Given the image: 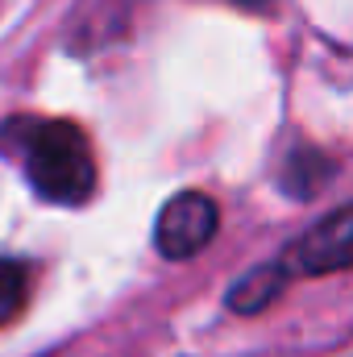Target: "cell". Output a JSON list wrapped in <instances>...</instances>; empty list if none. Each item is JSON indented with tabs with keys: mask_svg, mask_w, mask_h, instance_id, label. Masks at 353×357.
<instances>
[{
	"mask_svg": "<svg viewBox=\"0 0 353 357\" xmlns=\"http://www.w3.org/2000/svg\"><path fill=\"white\" fill-rule=\"evenodd\" d=\"M229 4H241V8H250V13H266L274 0H229Z\"/></svg>",
	"mask_w": 353,
	"mask_h": 357,
	"instance_id": "52a82bcc",
	"label": "cell"
},
{
	"mask_svg": "<svg viewBox=\"0 0 353 357\" xmlns=\"http://www.w3.org/2000/svg\"><path fill=\"white\" fill-rule=\"evenodd\" d=\"M283 287H287V266H283V262H266V266L241 274V278L229 287L225 303H229V312H237V316H258V312H266V307L283 295Z\"/></svg>",
	"mask_w": 353,
	"mask_h": 357,
	"instance_id": "277c9868",
	"label": "cell"
},
{
	"mask_svg": "<svg viewBox=\"0 0 353 357\" xmlns=\"http://www.w3.org/2000/svg\"><path fill=\"white\" fill-rule=\"evenodd\" d=\"M353 208L341 204L333 208L316 229H308L295 245V266L308 274H333V270H350L353 262Z\"/></svg>",
	"mask_w": 353,
	"mask_h": 357,
	"instance_id": "3957f363",
	"label": "cell"
},
{
	"mask_svg": "<svg viewBox=\"0 0 353 357\" xmlns=\"http://www.w3.org/2000/svg\"><path fill=\"white\" fill-rule=\"evenodd\" d=\"M0 142L17 154L25 178L38 199L59 208H80L96 191L91 146L71 121H42V116H13L0 129Z\"/></svg>",
	"mask_w": 353,
	"mask_h": 357,
	"instance_id": "6da1fadb",
	"label": "cell"
},
{
	"mask_svg": "<svg viewBox=\"0 0 353 357\" xmlns=\"http://www.w3.org/2000/svg\"><path fill=\"white\" fill-rule=\"evenodd\" d=\"M333 175V162L316 150H295L287 158V171H283V187L295 195V199H312Z\"/></svg>",
	"mask_w": 353,
	"mask_h": 357,
	"instance_id": "5b68a950",
	"label": "cell"
},
{
	"mask_svg": "<svg viewBox=\"0 0 353 357\" xmlns=\"http://www.w3.org/2000/svg\"><path fill=\"white\" fill-rule=\"evenodd\" d=\"M220 229V208L204 191H179L175 199L163 204L158 225H154V250L167 262L195 258Z\"/></svg>",
	"mask_w": 353,
	"mask_h": 357,
	"instance_id": "7a4b0ae2",
	"label": "cell"
},
{
	"mask_svg": "<svg viewBox=\"0 0 353 357\" xmlns=\"http://www.w3.org/2000/svg\"><path fill=\"white\" fill-rule=\"evenodd\" d=\"M25 299H29V270L13 258H0V328L21 316Z\"/></svg>",
	"mask_w": 353,
	"mask_h": 357,
	"instance_id": "8992f818",
	"label": "cell"
}]
</instances>
